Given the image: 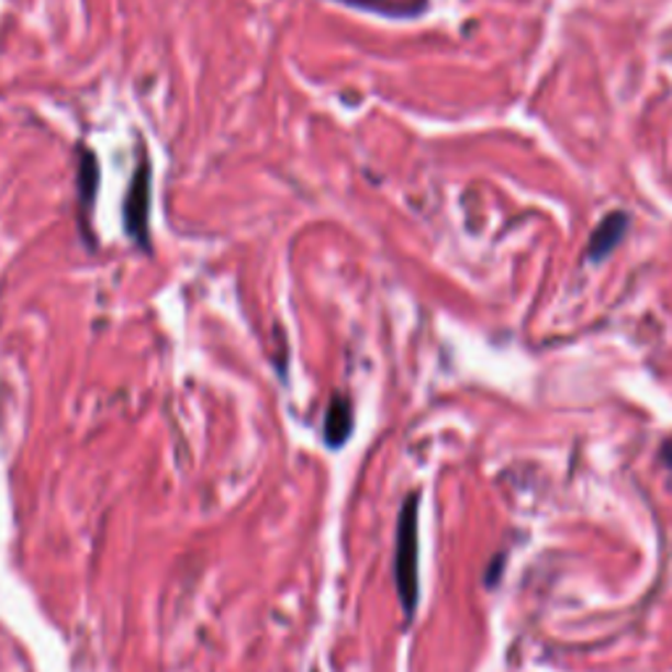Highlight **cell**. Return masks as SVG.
I'll use <instances>...</instances> for the list:
<instances>
[{
	"instance_id": "52a82bcc",
	"label": "cell",
	"mask_w": 672,
	"mask_h": 672,
	"mask_svg": "<svg viewBox=\"0 0 672 672\" xmlns=\"http://www.w3.org/2000/svg\"><path fill=\"white\" fill-rule=\"evenodd\" d=\"M313 672H318V670H313Z\"/></svg>"
},
{
	"instance_id": "277c9868",
	"label": "cell",
	"mask_w": 672,
	"mask_h": 672,
	"mask_svg": "<svg viewBox=\"0 0 672 672\" xmlns=\"http://www.w3.org/2000/svg\"><path fill=\"white\" fill-rule=\"evenodd\" d=\"M336 3L349 5V9L381 13L389 19H410L421 16L426 11L428 0H336Z\"/></svg>"
},
{
	"instance_id": "8992f818",
	"label": "cell",
	"mask_w": 672,
	"mask_h": 672,
	"mask_svg": "<svg viewBox=\"0 0 672 672\" xmlns=\"http://www.w3.org/2000/svg\"><path fill=\"white\" fill-rule=\"evenodd\" d=\"M623 232H625V216H620V213H617V216L604 219V224L596 228L594 239H591V258L600 260L602 255H607L609 250H613V247L617 245V239L623 237Z\"/></svg>"
},
{
	"instance_id": "6da1fadb",
	"label": "cell",
	"mask_w": 672,
	"mask_h": 672,
	"mask_svg": "<svg viewBox=\"0 0 672 672\" xmlns=\"http://www.w3.org/2000/svg\"><path fill=\"white\" fill-rule=\"evenodd\" d=\"M394 547V583L407 620H413L418 607V494H410L396 517Z\"/></svg>"
},
{
	"instance_id": "3957f363",
	"label": "cell",
	"mask_w": 672,
	"mask_h": 672,
	"mask_svg": "<svg viewBox=\"0 0 672 672\" xmlns=\"http://www.w3.org/2000/svg\"><path fill=\"white\" fill-rule=\"evenodd\" d=\"M355 426V413H352V402L347 396L334 394L332 402H328L326 410V421H324V439L332 449H339L347 445L349 434H352Z\"/></svg>"
},
{
	"instance_id": "5b68a950",
	"label": "cell",
	"mask_w": 672,
	"mask_h": 672,
	"mask_svg": "<svg viewBox=\"0 0 672 672\" xmlns=\"http://www.w3.org/2000/svg\"><path fill=\"white\" fill-rule=\"evenodd\" d=\"M98 187H100L98 156L92 150H87V147H82V150H79V166H77V198L85 211H90L92 203H96Z\"/></svg>"
},
{
	"instance_id": "7a4b0ae2",
	"label": "cell",
	"mask_w": 672,
	"mask_h": 672,
	"mask_svg": "<svg viewBox=\"0 0 672 672\" xmlns=\"http://www.w3.org/2000/svg\"><path fill=\"white\" fill-rule=\"evenodd\" d=\"M150 192H153V168L150 160L143 158L134 168L130 190L124 198V232L139 247H150Z\"/></svg>"
}]
</instances>
